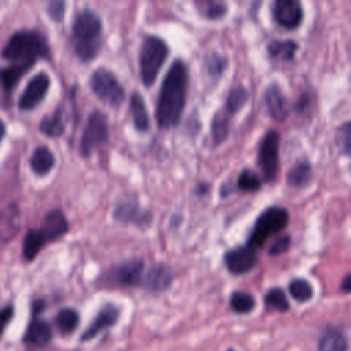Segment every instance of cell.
Instances as JSON below:
<instances>
[{
	"label": "cell",
	"mask_w": 351,
	"mask_h": 351,
	"mask_svg": "<svg viewBox=\"0 0 351 351\" xmlns=\"http://www.w3.org/2000/svg\"><path fill=\"white\" fill-rule=\"evenodd\" d=\"M261 184H262L261 178L251 170L241 171L237 178V185L241 191H250V192L258 191L261 188Z\"/></svg>",
	"instance_id": "obj_32"
},
{
	"label": "cell",
	"mask_w": 351,
	"mask_h": 351,
	"mask_svg": "<svg viewBox=\"0 0 351 351\" xmlns=\"http://www.w3.org/2000/svg\"><path fill=\"white\" fill-rule=\"evenodd\" d=\"M256 250L247 247H237L225 255V265L230 273L240 274L250 271L256 263Z\"/></svg>",
	"instance_id": "obj_11"
},
{
	"label": "cell",
	"mask_w": 351,
	"mask_h": 351,
	"mask_svg": "<svg viewBox=\"0 0 351 351\" xmlns=\"http://www.w3.org/2000/svg\"><path fill=\"white\" fill-rule=\"evenodd\" d=\"M188 86V71L181 60H176L167 71L156 104V122L160 128H173L178 123Z\"/></svg>",
	"instance_id": "obj_1"
},
{
	"label": "cell",
	"mask_w": 351,
	"mask_h": 351,
	"mask_svg": "<svg viewBox=\"0 0 351 351\" xmlns=\"http://www.w3.org/2000/svg\"><path fill=\"white\" fill-rule=\"evenodd\" d=\"M47 243L44 234L41 233L40 229H32L26 233L23 239V245H22V252L23 258L26 261H32L36 258V255L41 251L44 244Z\"/></svg>",
	"instance_id": "obj_19"
},
{
	"label": "cell",
	"mask_w": 351,
	"mask_h": 351,
	"mask_svg": "<svg viewBox=\"0 0 351 351\" xmlns=\"http://www.w3.org/2000/svg\"><path fill=\"white\" fill-rule=\"evenodd\" d=\"M169 53V48L158 37L149 36L144 40L140 51V74L144 85L149 86L156 80Z\"/></svg>",
	"instance_id": "obj_4"
},
{
	"label": "cell",
	"mask_w": 351,
	"mask_h": 351,
	"mask_svg": "<svg viewBox=\"0 0 351 351\" xmlns=\"http://www.w3.org/2000/svg\"><path fill=\"white\" fill-rule=\"evenodd\" d=\"M47 53V45L36 32H16L1 52L4 59L15 64H33L37 58Z\"/></svg>",
	"instance_id": "obj_3"
},
{
	"label": "cell",
	"mask_w": 351,
	"mask_h": 351,
	"mask_svg": "<svg viewBox=\"0 0 351 351\" xmlns=\"http://www.w3.org/2000/svg\"><path fill=\"white\" fill-rule=\"evenodd\" d=\"M53 165H55V156L45 147L37 148L30 158V167L38 176L48 174L53 167Z\"/></svg>",
	"instance_id": "obj_18"
},
{
	"label": "cell",
	"mask_w": 351,
	"mask_h": 351,
	"mask_svg": "<svg viewBox=\"0 0 351 351\" xmlns=\"http://www.w3.org/2000/svg\"><path fill=\"white\" fill-rule=\"evenodd\" d=\"M107 137L108 126L106 117L100 111H93L88 118L81 137V154L84 156H89L93 148L107 141Z\"/></svg>",
	"instance_id": "obj_8"
},
{
	"label": "cell",
	"mask_w": 351,
	"mask_h": 351,
	"mask_svg": "<svg viewBox=\"0 0 351 351\" xmlns=\"http://www.w3.org/2000/svg\"><path fill=\"white\" fill-rule=\"evenodd\" d=\"M199 11L210 19L221 18L226 12V4L223 0H196Z\"/></svg>",
	"instance_id": "obj_24"
},
{
	"label": "cell",
	"mask_w": 351,
	"mask_h": 351,
	"mask_svg": "<svg viewBox=\"0 0 351 351\" xmlns=\"http://www.w3.org/2000/svg\"><path fill=\"white\" fill-rule=\"evenodd\" d=\"M289 243H291V237H289L288 234L278 236V237L274 240V243L271 244V247H270V254H271V255H280V254H282L284 251L288 250Z\"/></svg>",
	"instance_id": "obj_36"
},
{
	"label": "cell",
	"mask_w": 351,
	"mask_h": 351,
	"mask_svg": "<svg viewBox=\"0 0 351 351\" xmlns=\"http://www.w3.org/2000/svg\"><path fill=\"white\" fill-rule=\"evenodd\" d=\"M311 176L310 165L307 162L296 163L288 173V182L292 186H303L308 182Z\"/></svg>",
	"instance_id": "obj_25"
},
{
	"label": "cell",
	"mask_w": 351,
	"mask_h": 351,
	"mask_svg": "<svg viewBox=\"0 0 351 351\" xmlns=\"http://www.w3.org/2000/svg\"><path fill=\"white\" fill-rule=\"evenodd\" d=\"M101 22L95 12H81L73 25V43L77 55L82 60L96 56L100 48Z\"/></svg>",
	"instance_id": "obj_2"
},
{
	"label": "cell",
	"mask_w": 351,
	"mask_h": 351,
	"mask_svg": "<svg viewBox=\"0 0 351 351\" xmlns=\"http://www.w3.org/2000/svg\"><path fill=\"white\" fill-rule=\"evenodd\" d=\"M130 112L137 130L145 132L149 129V117H148L144 100L138 93H134L130 99Z\"/></svg>",
	"instance_id": "obj_20"
},
{
	"label": "cell",
	"mask_w": 351,
	"mask_h": 351,
	"mask_svg": "<svg viewBox=\"0 0 351 351\" xmlns=\"http://www.w3.org/2000/svg\"><path fill=\"white\" fill-rule=\"evenodd\" d=\"M318 351H347V340L337 330H328L322 335Z\"/></svg>",
	"instance_id": "obj_21"
},
{
	"label": "cell",
	"mask_w": 351,
	"mask_h": 351,
	"mask_svg": "<svg viewBox=\"0 0 351 351\" xmlns=\"http://www.w3.org/2000/svg\"><path fill=\"white\" fill-rule=\"evenodd\" d=\"M230 307L236 313H250L255 307V299L248 292L237 291L230 296Z\"/></svg>",
	"instance_id": "obj_26"
},
{
	"label": "cell",
	"mask_w": 351,
	"mask_h": 351,
	"mask_svg": "<svg viewBox=\"0 0 351 351\" xmlns=\"http://www.w3.org/2000/svg\"><path fill=\"white\" fill-rule=\"evenodd\" d=\"M289 293L298 302H307L313 296V288L308 281L303 278H295L289 282Z\"/></svg>",
	"instance_id": "obj_28"
},
{
	"label": "cell",
	"mask_w": 351,
	"mask_h": 351,
	"mask_svg": "<svg viewBox=\"0 0 351 351\" xmlns=\"http://www.w3.org/2000/svg\"><path fill=\"white\" fill-rule=\"evenodd\" d=\"M12 314H14L12 306H7V307L0 310V336H1L3 330L5 329L7 324L10 322V319L12 318Z\"/></svg>",
	"instance_id": "obj_38"
},
{
	"label": "cell",
	"mask_w": 351,
	"mask_h": 351,
	"mask_svg": "<svg viewBox=\"0 0 351 351\" xmlns=\"http://www.w3.org/2000/svg\"><path fill=\"white\" fill-rule=\"evenodd\" d=\"M228 351H234V350H228Z\"/></svg>",
	"instance_id": "obj_41"
},
{
	"label": "cell",
	"mask_w": 351,
	"mask_h": 351,
	"mask_svg": "<svg viewBox=\"0 0 351 351\" xmlns=\"http://www.w3.org/2000/svg\"><path fill=\"white\" fill-rule=\"evenodd\" d=\"M63 11H64V1L63 0H53L52 4L48 7L49 15L56 21H59L63 16Z\"/></svg>",
	"instance_id": "obj_37"
},
{
	"label": "cell",
	"mask_w": 351,
	"mask_h": 351,
	"mask_svg": "<svg viewBox=\"0 0 351 351\" xmlns=\"http://www.w3.org/2000/svg\"><path fill=\"white\" fill-rule=\"evenodd\" d=\"M265 104L270 112V115L277 121H284L288 115V107L285 97L281 95V92L271 86L265 93Z\"/></svg>",
	"instance_id": "obj_16"
},
{
	"label": "cell",
	"mask_w": 351,
	"mask_h": 351,
	"mask_svg": "<svg viewBox=\"0 0 351 351\" xmlns=\"http://www.w3.org/2000/svg\"><path fill=\"white\" fill-rule=\"evenodd\" d=\"M288 223V213L282 207H270L265 210L255 222L254 230L248 239V245L258 250L271 236L282 230Z\"/></svg>",
	"instance_id": "obj_5"
},
{
	"label": "cell",
	"mask_w": 351,
	"mask_h": 351,
	"mask_svg": "<svg viewBox=\"0 0 351 351\" xmlns=\"http://www.w3.org/2000/svg\"><path fill=\"white\" fill-rule=\"evenodd\" d=\"M341 291L343 292H351V273L344 277L341 282Z\"/></svg>",
	"instance_id": "obj_39"
},
{
	"label": "cell",
	"mask_w": 351,
	"mask_h": 351,
	"mask_svg": "<svg viewBox=\"0 0 351 351\" xmlns=\"http://www.w3.org/2000/svg\"><path fill=\"white\" fill-rule=\"evenodd\" d=\"M171 282V271L163 265L152 266L143 280L149 291H165Z\"/></svg>",
	"instance_id": "obj_15"
},
{
	"label": "cell",
	"mask_w": 351,
	"mask_h": 351,
	"mask_svg": "<svg viewBox=\"0 0 351 351\" xmlns=\"http://www.w3.org/2000/svg\"><path fill=\"white\" fill-rule=\"evenodd\" d=\"M4 133H5V126H4V123H3V121L0 119V140L3 138V136H4Z\"/></svg>",
	"instance_id": "obj_40"
},
{
	"label": "cell",
	"mask_w": 351,
	"mask_h": 351,
	"mask_svg": "<svg viewBox=\"0 0 351 351\" xmlns=\"http://www.w3.org/2000/svg\"><path fill=\"white\" fill-rule=\"evenodd\" d=\"M228 125H229V118L223 112H218L214 119H213V140L215 144H221L226 136H228Z\"/></svg>",
	"instance_id": "obj_29"
},
{
	"label": "cell",
	"mask_w": 351,
	"mask_h": 351,
	"mask_svg": "<svg viewBox=\"0 0 351 351\" xmlns=\"http://www.w3.org/2000/svg\"><path fill=\"white\" fill-rule=\"evenodd\" d=\"M49 84H51L49 77L45 73H40V74L34 75L29 81L26 89L23 90V93L19 99V108L21 110H32L37 104H40L48 92Z\"/></svg>",
	"instance_id": "obj_10"
},
{
	"label": "cell",
	"mask_w": 351,
	"mask_h": 351,
	"mask_svg": "<svg viewBox=\"0 0 351 351\" xmlns=\"http://www.w3.org/2000/svg\"><path fill=\"white\" fill-rule=\"evenodd\" d=\"M78 322H80L78 313L73 308L60 310L55 318V324H56L58 329L64 335L74 332L75 328L78 326Z\"/></svg>",
	"instance_id": "obj_22"
},
{
	"label": "cell",
	"mask_w": 351,
	"mask_h": 351,
	"mask_svg": "<svg viewBox=\"0 0 351 351\" xmlns=\"http://www.w3.org/2000/svg\"><path fill=\"white\" fill-rule=\"evenodd\" d=\"M265 302L267 306L278 310V311H285L288 310L289 304L285 298V293L280 288H273L265 295Z\"/></svg>",
	"instance_id": "obj_31"
},
{
	"label": "cell",
	"mask_w": 351,
	"mask_h": 351,
	"mask_svg": "<svg viewBox=\"0 0 351 351\" xmlns=\"http://www.w3.org/2000/svg\"><path fill=\"white\" fill-rule=\"evenodd\" d=\"M40 129L44 134L49 136V137H58L64 132V122L62 118V112L58 110L51 117H45L41 121Z\"/></svg>",
	"instance_id": "obj_23"
},
{
	"label": "cell",
	"mask_w": 351,
	"mask_h": 351,
	"mask_svg": "<svg viewBox=\"0 0 351 351\" xmlns=\"http://www.w3.org/2000/svg\"><path fill=\"white\" fill-rule=\"evenodd\" d=\"M138 213V210L136 208L134 204L132 203H122L118 206V208L115 210V217L121 221H136V214Z\"/></svg>",
	"instance_id": "obj_35"
},
{
	"label": "cell",
	"mask_w": 351,
	"mask_h": 351,
	"mask_svg": "<svg viewBox=\"0 0 351 351\" xmlns=\"http://www.w3.org/2000/svg\"><path fill=\"white\" fill-rule=\"evenodd\" d=\"M247 101V92L243 88H236L230 92V95L228 96L226 100V111L229 114L236 112L237 110H240L244 103Z\"/></svg>",
	"instance_id": "obj_33"
},
{
	"label": "cell",
	"mask_w": 351,
	"mask_h": 351,
	"mask_svg": "<svg viewBox=\"0 0 351 351\" xmlns=\"http://www.w3.org/2000/svg\"><path fill=\"white\" fill-rule=\"evenodd\" d=\"M118 317H119L118 308L112 304H106L104 307L100 308V311L97 313L95 319L90 322L88 329L84 332L81 339L82 340H89V339L97 336L101 330L112 326L117 322Z\"/></svg>",
	"instance_id": "obj_12"
},
{
	"label": "cell",
	"mask_w": 351,
	"mask_h": 351,
	"mask_svg": "<svg viewBox=\"0 0 351 351\" xmlns=\"http://www.w3.org/2000/svg\"><path fill=\"white\" fill-rule=\"evenodd\" d=\"M90 88L93 93L103 101L118 106L125 99V92L115 75L107 69H97L90 77Z\"/></svg>",
	"instance_id": "obj_6"
},
{
	"label": "cell",
	"mask_w": 351,
	"mask_h": 351,
	"mask_svg": "<svg viewBox=\"0 0 351 351\" xmlns=\"http://www.w3.org/2000/svg\"><path fill=\"white\" fill-rule=\"evenodd\" d=\"M51 337H52V333H51L49 325L44 321L37 319L29 325L23 340L29 344H33L37 347H44L51 341Z\"/></svg>",
	"instance_id": "obj_17"
},
{
	"label": "cell",
	"mask_w": 351,
	"mask_h": 351,
	"mask_svg": "<svg viewBox=\"0 0 351 351\" xmlns=\"http://www.w3.org/2000/svg\"><path fill=\"white\" fill-rule=\"evenodd\" d=\"M67 229H69V225H67L66 217L60 210H53L48 213L40 228L47 241H53L62 237L67 232Z\"/></svg>",
	"instance_id": "obj_14"
},
{
	"label": "cell",
	"mask_w": 351,
	"mask_h": 351,
	"mask_svg": "<svg viewBox=\"0 0 351 351\" xmlns=\"http://www.w3.org/2000/svg\"><path fill=\"white\" fill-rule=\"evenodd\" d=\"M143 274L144 262L141 259H132L115 269L114 281L122 285H137L143 284Z\"/></svg>",
	"instance_id": "obj_13"
},
{
	"label": "cell",
	"mask_w": 351,
	"mask_h": 351,
	"mask_svg": "<svg viewBox=\"0 0 351 351\" xmlns=\"http://www.w3.org/2000/svg\"><path fill=\"white\" fill-rule=\"evenodd\" d=\"M278 147L280 134L276 130H270L263 137L258 155V163L262 170V176L267 182L273 181L278 171Z\"/></svg>",
	"instance_id": "obj_7"
},
{
	"label": "cell",
	"mask_w": 351,
	"mask_h": 351,
	"mask_svg": "<svg viewBox=\"0 0 351 351\" xmlns=\"http://www.w3.org/2000/svg\"><path fill=\"white\" fill-rule=\"evenodd\" d=\"M32 67V64H12L1 71V82L5 89H12L21 77Z\"/></svg>",
	"instance_id": "obj_27"
},
{
	"label": "cell",
	"mask_w": 351,
	"mask_h": 351,
	"mask_svg": "<svg viewBox=\"0 0 351 351\" xmlns=\"http://www.w3.org/2000/svg\"><path fill=\"white\" fill-rule=\"evenodd\" d=\"M298 45L293 41H285V43H271L269 45V52L274 58H281V59H291L296 51Z\"/></svg>",
	"instance_id": "obj_30"
},
{
	"label": "cell",
	"mask_w": 351,
	"mask_h": 351,
	"mask_svg": "<svg viewBox=\"0 0 351 351\" xmlns=\"http://www.w3.org/2000/svg\"><path fill=\"white\" fill-rule=\"evenodd\" d=\"M336 140H337L340 149L344 154L351 155V122H347L337 130Z\"/></svg>",
	"instance_id": "obj_34"
},
{
	"label": "cell",
	"mask_w": 351,
	"mask_h": 351,
	"mask_svg": "<svg viewBox=\"0 0 351 351\" xmlns=\"http://www.w3.org/2000/svg\"><path fill=\"white\" fill-rule=\"evenodd\" d=\"M274 18L282 27L296 29L303 19L300 0H274Z\"/></svg>",
	"instance_id": "obj_9"
}]
</instances>
